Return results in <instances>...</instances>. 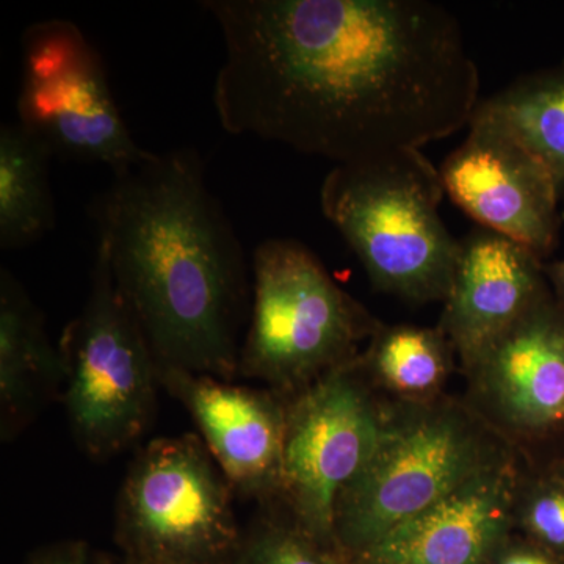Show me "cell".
Masks as SVG:
<instances>
[{
    "label": "cell",
    "instance_id": "obj_17",
    "mask_svg": "<svg viewBox=\"0 0 564 564\" xmlns=\"http://www.w3.org/2000/svg\"><path fill=\"white\" fill-rule=\"evenodd\" d=\"M52 152L9 122L0 128V248L22 250L55 226L50 180Z\"/></svg>",
    "mask_w": 564,
    "mask_h": 564
},
{
    "label": "cell",
    "instance_id": "obj_22",
    "mask_svg": "<svg viewBox=\"0 0 564 564\" xmlns=\"http://www.w3.org/2000/svg\"><path fill=\"white\" fill-rule=\"evenodd\" d=\"M25 564H95L84 543H63L36 552ZM124 564V563H122Z\"/></svg>",
    "mask_w": 564,
    "mask_h": 564
},
{
    "label": "cell",
    "instance_id": "obj_4",
    "mask_svg": "<svg viewBox=\"0 0 564 564\" xmlns=\"http://www.w3.org/2000/svg\"><path fill=\"white\" fill-rule=\"evenodd\" d=\"M444 195L440 170L422 150L403 148L334 166L321 207L375 289L408 302H444L459 252L440 215Z\"/></svg>",
    "mask_w": 564,
    "mask_h": 564
},
{
    "label": "cell",
    "instance_id": "obj_15",
    "mask_svg": "<svg viewBox=\"0 0 564 564\" xmlns=\"http://www.w3.org/2000/svg\"><path fill=\"white\" fill-rule=\"evenodd\" d=\"M65 384L61 350L52 345L44 317L21 282L0 272V413L2 436L21 432L41 404Z\"/></svg>",
    "mask_w": 564,
    "mask_h": 564
},
{
    "label": "cell",
    "instance_id": "obj_10",
    "mask_svg": "<svg viewBox=\"0 0 564 564\" xmlns=\"http://www.w3.org/2000/svg\"><path fill=\"white\" fill-rule=\"evenodd\" d=\"M445 195L473 220L544 262L563 218L554 174L513 132L475 111L466 140L440 169Z\"/></svg>",
    "mask_w": 564,
    "mask_h": 564
},
{
    "label": "cell",
    "instance_id": "obj_19",
    "mask_svg": "<svg viewBox=\"0 0 564 564\" xmlns=\"http://www.w3.org/2000/svg\"><path fill=\"white\" fill-rule=\"evenodd\" d=\"M232 564H345L336 552L315 543L313 538L292 524L291 519H259Z\"/></svg>",
    "mask_w": 564,
    "mask_h": 564
},
{
    "label": "cell",
    "instance_id": "obj_26",
    "mask_svg": "<svg viewBox=\"0 0 564 564\" xmlns=\"http://www.w3.org/2000/svg\"><path fill=\"white\" fill-rule=\"evenodd\" d=\"M345 563V562H344ZM345 564H351V563H345Z\"/></svg>",
    "mask_w": 564,
    "mask_h": 564
},
{
    "label": "cell",
    "instance_id": "obj_16",
    "mask_svg": "<svg viewBox=\"0 0 564 564\" xmlns=\"http://www.w3.org/2000/svg\"><path fill=\"white\" fill-rule=\"evenodd\" d=\"M455 358L454 344L437 326L381 323L356 364L381 399L426 403L445 395Z\"/></svg>",
    "mask_w": 564,
    "mask_h": 564
},
{
    "label": "cell",
    "instance_id": "obj_1",
    "mask_svg": "<svg viewBox=\"0 0 564 564\" xmlns=\"http://www.w3.org/2000/svg\"><path fill=\"white\" fill-rule=\"evenodd\" d=\"M225 62L214 84L232 135L336 165L422 150L469 126L480 76L454 14L426 0H204Z\"/></svg>",
    "mask_w": 564,
    "mask_h": 564
},
{
    "label": "cell",
    "instance_id": "obj_7",
    "mask_svg": "<svg viewBox=\"0 0 564 564\" xmlns=\"http://www.w3.org/2000/svg\"><path fill=\"white\" fill-rule=\"evenodd\" d=\"M234 491L199 437H161L137 455L117 507L124 564H232L243 534Z\"/></svg>",
    "mask_w": 564,
    "mask_h": 564
},
{
    "label": "cell",
    "instance_id": "obj_24",
    "mask_svg": "<svg viewBox=\"0 0 564 564\" xmlns=\"http://www.w3.org/2000/svg\"><path fill=\"white\" fill-rule=\"evenodd\" d=\"M549 474H551L552 477L558 478V480L564 484V456L551 467V473Z\"/></svg>",
    "mask_w": 564,
    "mask_h": 564
},
{
    "label": "cell",
    "instance_id": "obj_11",
    "mask_svg": "<svg viewBox=\"0 0 564 564\" xmlns=\"http://www.w3.org/2000/svg\"><path fill=\"white\" fill-rule=\"evenodd\" d=\"M466 402L511 444L564 425V311L549 291L469 366Z\"/></svg>",
    "mask_w": 564,
    "mask_h": 564
},
{
    "label": "cell",
    "instance_id": "obj_12",
    "mask_svg": "<svg viewBox=\"0 0 564 564\" xmlns=\"http://www.w3.org/2000/svg\"><path fill=\"white\" fill-rule=\"evenodd\" d=\"M159 383L184 404L234 494L265 502L280 496L288 397L209 375L159 369Z\"/></svg>",
    "mask_w": 564,
    "mask_h": 564
},
{
    "label": "cell",
    "instance_id": "obj_13",
    "mask_svg": "<svg viewBox=\"0 0 564 564\" xmlns=\"http://www.w3.org/2000/svg\"><path fill=\"white\" fill-rule=\"evenodd\" d=\"M551 291L544 262L522 245L481 228L459 240L437 328L462 369Z\"/></svg>",
    "mask_w": 564,
    "mask_h": 564
},
{
    "label": "cell",
    "instance_id": "obj_21",
    "mask_svg": "<svg viewBox=\"0 0 564 564\" xmlns=\"http://www.w3.org/2000/svg\"><path fill=\"white\" fill-rule=\"evenodd\" d=\"M486 564H564L521 533L511 532L497 545Z\"/></svg>",
    "mask_w": 564,
    "mask_h": 564
},
{
    "label": "cell",
    "instance_id": "obj_14",
    "mask_svg": "<svg viewBox=\"0 0 564 564\" xmlns=\"http://www.w3.org/2000/svg\"><path fill=\"white\" fill-rule=\"evenodd\" d=\"M518 459L480 475L386 536L351 564H486L514 532Z\"/></svg>",
    "mask_w": 564,
    "mask_h": 564
},
{
    "label": "cell",
    "instance_id": "obj_2",
    "mask_svg": "<svg viewBox=\"0 0 564 564\" xmlns=\"http://www.w3.org/2000/svg\"><path fill=\"white\" fill-rule=\"evenodd\" d=\"M90 212L98 247L159 369L232 381L252 282L198 151L152 152L115 173Z\"/></svg>",
    "mask_w": 564,
    "mask_h": 564
},
{
    "label": "cell",
    "instance_id": "obj_8",
    "mask_svg": "<svg viewBox=\"0 0 564 564\" xmlns=\"http://www.w3.org/2000/svg\"><path fill=\"white\" fill-rule=\"evenodd\" d=\"M18 124L70 161L120 173L152 154L133 140L98 50L74 22L47 20L22 33Z\"/></svg>",
    "mask_w": 564,
    "mask_h": 564
},
{
    "label": "cell",
    "instance_id": "obj_5",
    "mask_svg": "<svg viewBox=\"0 0 564 564\" xmlns=\"http://www.w3.org/2000/svg\"><path fill=\"white\" fill-rule=\"evenodd\" d=\"M380 325L310 248L265 240L252 254L250 326L239 373L291 397L355 361L359 345Z\"/></svg>",
    "mask_w": 564,
    "mask_h": 564
},
{
    "label": "cell",
    "instance_id": "obj_23",
    "mask_svg": "<svg viewBox=\"0 0 564 564\" xmlns=\"http://www.w3.org/2000/svg\"><path fill=\"white\" fill-rule=\"evenodd\" d=\"M544 273L556 303L564 311V259L552 263H544Z\"/></svg>",
    "mask_w": 564,
    "mask_h": 564
},
{
    "label": "cell",
    "instance_id": "obj_25",
    "mask_svg": "<svg viewBox=\"0 0 564 564\" xmlns=\"http://www.w3.org/2000/svg\"><path fill=\"white\" fill-rule=\"evenodd\" d=\"M562 218H563V223H564V212H563V214H562Z\"/></svg>",
    "mask_w": 564,
    "mask_h": 564
},
{
    "label": "cell",
    "instance_id": "obj_3",
    "mask_svg": "<svg viewBox=\"0 0 564 564\" xmlns=\"http://www.w3.org/2000/svg\"><path fill=\"white\" fill-rule=\"evenodd\" d=\"M514 459L516 445L464 399L386 400L377 447L337 499V554L362 555L464 485Z\"/></svg>",
    "mask_w": 564,
    "mask_h": 564
},
{
    "label": "cell",
    "instance_id": "obj_20",
    "mask_svg": "<svg viewBox=\"0 0 564 564\" xmlns=\"http://www.w3.org/2000/svg\"><path fill=\"white\" fill-rule=\"evenodd\" d=\"M514 530L564 563V484L551 474L522 477L514 503Z\"/></svg>",
    "mask_w": 564,
    "mask_h": 564
},
{
    "label": "cell",
    "instance_id": "obj_6",
    "mask_svg": "<svg viewBox=\"0 0 564 564\" xmlns=\"http://www.w3.org/2000/svg\"><path fill=\"white\" fill-rule=\"evenodd\" d=\"M58 350L63 403L82 451L109 458L139 441L155 413L158 362L99 247L87 302L66 325Z\"/></svg>",
    "mask_w": 564,
    "mask_h": 564
},
{
    "label": "cell",
    "instance_id": "obj_9",
    "mask_svg": "<svg viewBox=\"0 0 564 564\" xmlns=\"http://www.w3.org/2000/svg\"><path fill=\"white\" fill-rule=\"evenodd\" d=\"M384 411L356 359L288 397L278 499L293 525L336 554L337 499L372 456Z\"/></svg>",
    "mask_w": 564,
    "mask_h": 564
},
{
    "label": "cell",
    "instance_id": "obj_18",
    "mask_svg": "<svg viewBox=\"0 0 564 564\" xmlns=\"http://www.w3.org/2000/svg\"><path fill=\"white\" fill-rule=\"evenodd\" d=\"M475 111L513 132L551 170L564 192V58L519 77Z\"/></svg>",
    "mask_w": 564,
    "mask_h": 564
}]
</instances>
